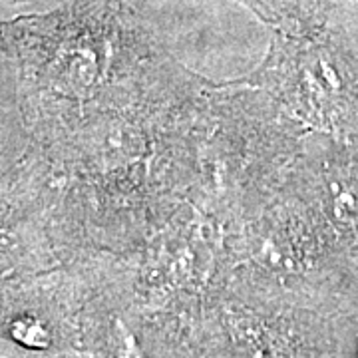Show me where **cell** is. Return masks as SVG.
I'll return each instance as SVG.
<instances>
[{"mask_svg": "<svg viewBox=\"0 0 358 358\" xmlns=\"http://www.w3.org/2000/svg\"><path fill=\"white\" fill-rule=\"evenodd\" d=\"M268 24L279 26L281 32H313L319 16L317 0H241Z\"/></svg>", "mask_w": 358, "mask_h": 358, "instance_id": "5", "label": "cell"}, {"mask_svg": "<svg viewBox=\"0 0 358 358\" xmlns=\"http://www.w3.org/2000/svg\"><path fill=\"white\" fill-rule=\"evenodd\" d=\"M20 108L36 143L120 112L134 78L154 72V38L122 0H72L0 22Z\"/></svg>", "mask_w": 358, "mask_h": 358, "instance_id": "1", "label": "cell"}, {"mask_svg": "<svg viewBox=\"0 0 358 358\" xmlns=\"http://www.w3.org/2000/svg\"><path fill=\"white\" fill-rule=\"evenodd\" d=\"M62 358H98V357H94L92 352H74V355H68V357H62Z\"/></svg>", "mask_w": 358, "mask_h": 358, "instance_id": "6", "label": "cell"}, {"mask_svg": "<svg viewBox=\"0 0 358 358\" xmlns=\"http://www.w3.org/2000/svg\"><path fill=\"white\" fill-rule=\"evenodd\" d=\"M338 52L324 40L277 30L267 60L257 70L253 82L268 90L291 114L317 126L336 120L338 88L345 86L338 68Z\"/></svg>", "mask_w": 358, "mask_h": 358, "instance_id": "4", "label": "cell"}, {"mask_svg": "<svg viewBox=\"0 0 358 358\" xmlns=\"http://www.w3.org/2000/svg\"><path fill=\"white\" fill-rule=\"evenodd\" d=\"M60 183L46 150L28 154L0 173V282L68 265Z\"/></svg>", "mask_w": 358, "mask_h": 358, "instance_id": "2", "label": "cell"}, {"mask_svg": "<svg viewBox=\"0 0 358 358\" xmlns=\"http://www.w3.org/2000/svg\"><path fill=\"white\" fill-rule=\"evenodd\" d=\"M84 282L74 263L0 282V358H62L84 348Z\"/></svg>", "mask_w": 358, "mask_h": 358, "instance_id": "3", "label": "cell"}, {"mask_svg": "<svg viewBox=\"0 0 358 358\" xmlns=\"http://www.w3.org/2000/svg\"><path fill=\"white\" fill-rule=\"evenodd\" d=\"M14 2H24V0H14Z\"/></svg>", "mask_w": 358, "mask_h": 358, "instance_id": "7", "label": "cell"}]
</instances>
